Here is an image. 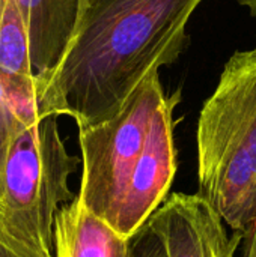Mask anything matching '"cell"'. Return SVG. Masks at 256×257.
<instances>
[{
  "instance_id": "obj_1",
  "label": "cell",
  "mask_w": 256,
  "mask_h": 257,
  "mask_svg": "<svg viewBox=\"0 0 256 257\" xmlns=\"http://www.w3.org/2000/svg\"><path fill=\"white\" fill-rule=\"evenodd\" d=\"M204 0H88L66 54L39 98V117L78 128L116 114L154 71L174 63Z\"/></svg>"
},
{
  "instance_id": "obj_2",
  "label": "cell",
  "mask_w": 256,
  "mask_h": 257,
  "mask_svg": "<svg viewBox=\"0 0 256 257\" xmlns=\"http://www.w3.org/2000/svg\"><path fill=\"white\" fill-rule=\"evenodd\" d=\"M196 148L198 193L246 238L256 223V47L225 63L202 105Z\"/></svg>"
},
{
  "instance_id": "obj_3",
  "label": "cell",
  "mask_w": 256,
  "mask_h": 257,
  "mask_svg": "<svg viewBox=\"0 0 256 257\" xmlns=\"http://www.w3.org/2000/svg\"><path fill=\"white\" fill-rule=\"evenodd\" d=\"M59 116L21 120L2 175L0 221L9 233L51 251L57 211L77 196L69 176L80 160L66 151Z\"/></svg>"
},
{
  "instance_id": "obj_4",
  "label": "cell",
  "mask_w": 256,
  "mask_h": 257,
  "mask_svg": "<svg viewBox=\"0 0 256 257\" xmlns=\"http://www.w3.org/2000/svg\"><path fill=\"white\" fill-rule=\"evenodd\" d=\"M166 98L160 69H154L116 114L78 128L83 172L77 196L110 226L116 221L130 178Z\"/></svg>"
},
{
  "instance_id": "obj_5",
  "label": "cell",
  "mask_w": 256,
  "mask_h": 257,
  "mask_svg": "<svg viewBox=\"0 0 256 257\" xmlns=\"http://www.w3.org/2000/svg\"><path fill=\"white\" fill-rule=\"evenodd\" d=\"M180 101L181 93L177 90L167 95L158 108L145 149L130 178L113 224L127 238H133L169 196L178 169L174 139V110Z\"/></svg>"
},
{
  "instance_id": "obj_6",
  "label": "cell",
  "mask_w": 256,
  "mask_h": 257,
  "mask_svg": "<svg viewBox=\"0 0 256 257\" xmlns=\"http://www.w3.org/2000/svg\"><path fill=\"white\" fill-rule=\"evenodd\" d=\"M167 257H235L244 235L228 233L216 208L199 193H172L148 220Z\"/></svg>"
},
{
  "instance_id": "obj_7",
  "label": "cell",
  "mask_w": 256,
  "mask_h": 257,
  "mask_svg": "<svg viewBox=\"0 0 256 257\" xmlns=\"http://www.w3.org/2000/svg\"><path fill=\"white\" fill-rule=\"evenodd\" d=\"M88 0H17L27 30L39 98L77 32Z\"/></svg>"
},
{
  "instance_id": "obj_8",
  "label": "cell",
  "mask_w": 256,
  "mask_h": 257,
  "mask_svg": "<svg viewBox=\"0 0 256 257\" xmlns=\"http://www.w3.org/2000/svg\"><path fill=\"white\" fill-rule=\"evenodd\" d=\"M54 257H133L131 238L84 206L78 196L54 217Z\"/></svg>"
},
{
  "instance_id": "obj_9",
  "label": "cell",
  "mask_w": 256,
  "mask_h": 257,
  "mask_svg": "<svg viewBox=\"0 0 256 257\" xmlns=\"http://www.w3.org/2000/svg\"><path fill=\"white\" fill-rule=\"evenodd\" d=\"M0 78L21 120L38 119V83L17 0H0Z\"/></svg>"
},
{
  "instance_id": "obj_10",
  "label": "cell",
  "mask_w": 256,
  "mask_h": 257,
  "mask_svg": "<svg viewBox=\"0 0 256 257\" xmlns=\"http://www.w3.org/2000/svg\"><path fill=\"white\" fill-rule=\"evenodd\" d=\"M21 117L17 107L14 105L2 78H0V203H2V175L5 160L11 146V142L15 136Z\"/></svg>"
},
{
  "instance_id": "obj_11",
  "label": "cell",
  "mask_w": 256,
  "mask_h": 257,
  "mask_svg": "<svg viewBox=\"0 0 256 257\" xmlns=\"http://www.w3.org/2000/svg\"><path fill=\"white\" fill-rule=\"evenodd\" d=\"M0 257H53L51 251L23 241L6 230L0 221Z\"/></svg>"
},
{
  "instance_id": "obj_12",
  "label": "cell",
  "mask_w": 256,
  "mask_h": 257,
  "mask_svg": "<svg viewBox=\"0 0 256 257\" xmlns=\"http://www.w3.org/2000/svg\"><path fill=\"white\" fill-rule=\"evenodd\" d=\"M133 257H167L160 236L146 221L131 238Z\"/></svg>"
},
{
  "instance_id": "obj_13",
  "label": "cell",
  "mask_w": 256,
  "mask_h": 257,
  "mask_svg": "<svg viewBox=\"0 0 256 257\" xmlns=\"http://www.w3.org/2000/svg\"><path fill=\"white\" fill-rule=\"evenodd\" d=\"M241 257H256V223L249 235L244 238L243 256Z\"/></svg>"
},
{
  "instance_id": "obj_14",
  "label": "cell",
  "mask_w": 256,
  "mask_h": 257,
  "mask_svg": "<svg viewBox=\"0 0 256 257\" xmlns=\"http://www.w3.org/2000/svg\"><path fill=\"white\" fill-rule=\"evenodd\" d=\"M238 5H241L243 8H246L249 11V14L256 18V0H237Z\"/></svg>"
}]
</instances>
